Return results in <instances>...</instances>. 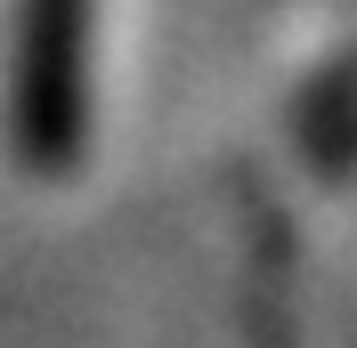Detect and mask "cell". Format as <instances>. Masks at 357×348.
<instances>
[{
	"label": "cell",
	"mask_w": 357,
	"mask_h": 348,
	"mask_svg": "<svg viewBox=\"0 0 357 348\" xmlns=\"http://www.w3.org/2000/svg\"><path fill=\"white\" fill-rule=\"evenodd\" d=\"M17 138L41 171H66L73 146L89 138V0H24Z\"/></svg>",
	"instance_id": "cell-1"
}]
</instances>
